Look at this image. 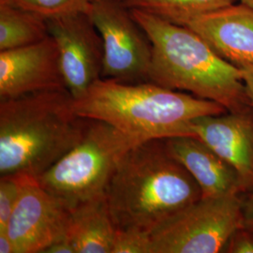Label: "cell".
<instances>
[{
	"label": "cell",
	"mask_w": 253,
	"mask_h": 253,
	"mask_svg": "<svg viewBox=\"0 0 253 253\" xmlns=\"http://www.w3.org/2000/svg\"><path fill=\"white\" fill-rule=\"evenodd\" d=\"M31 177L22 173L0 175V232L6 231L23 189Z\"/></svg>",
	"instance_id": "18"
},
{
	"label": "cell",
	"mask_w": 253,
	"mask_h": 253,
	"mask_svg": "<svg viewBox=\"0 0 253 253\" xmlns=\"http://www.w3.org/2000/svg\"><path fill=\"white\" fill-rule=\"evenodd\" d=\"M71 215L70 208L31 177L6 229L15 253H42L56 240L68 236Z\"/></svg>",
	"instance_id": "9"
},
{
	"label": "cell",
	"mask_w": 253,
	"mask_h": 253,
	"mask_svg": "<svg viewBox=\"0 0 253 253\" xmlns=\"http://www.w3.org/2000/svg\"><path fill=\"white\" fill-rule=\"evenodd\" d=\"M240 2H242V3H244L246 5H248V6H250V7H252L253 8V0H239Z\"/></svg>",
	"instance_id": "25"
},
{
	"label": "cell",
	"mask_w": 253,
	"mask_h": 253,
	"mask_svg": "<svg viewBox=\"0 0 253 253\" xmlns=\"http://www.w3.org/2000/svg\"><path fill=\"white\" fill-rule=\"evenodd\" d=\"M243 197L226 194L201 198L149 233V253H223L241 228Z\"/></svg>",
	"instance_id": "6"
},
{
	"label": "cell",
	"mask_w": 253,
	"mask_h": 253,
	"mask_svg": "<svg viewBox=\"0 0 253 253\" xmlns=\"http://www.w3.org/2000/svg\"><path fill=\"white\" fill-rule=\"evenodd\" d=\"M93 0H0V4L26 9L46 19L85 11Z\"/></svg>",
	"instance_id": "17"
},
{
	"label": "cell",
	"mask_w": 253,
	"mask_h": 253,
	"mask_svg": "<svg viewBox=\"0 0 253 253\" xmlns=\"http://www.w3.org/2000/svg\"><path fill=\"white\" fill-rule=\"evenodd\" d=\"M172 157L196 181L202 198L247 192L235 168L195 136H174L165 139Z\"/></svg>",
	"instance_id": "13"
},
{
	"label": "cell",
	"mask_w": 253,
	"mask_h": 253,
	"mask_svg": "<svg viewBox=\"0 0 253 253\" xmlns=\"http://www.w3.org/2000/svg\"><path fill=\"white\" fill-rule=\"evenodd\" d=\"M0 253H15L14 245L6 231L0 232Z\"/></svg>",
	"instance_id": "24"
},
{
	"label": "cell",
	"mask_w": 253,
	"mask_h": 253,
	"mask_svg": "<svg viewBox=\"0 0 253 253\" xmlns=\"http://www.w3.org/2000/svg\"><path fill=\"white\" fill-rule=\"evenodd\" d=\"M241 228L253 232V189L246 198H243Z\"/></svg>",
	"instance_id": "21"
},
{
	"label": "cell",
	"mask_w": 253,
	"mask_h": 253,
	"mask_svg": "<svg viewBox=\"0 0 253 253\" xmlns=\"http://www.w3.org/2000/svg\"><path fill=\"white\" fill-rule=\"evenodd\" d=\"M112 253H149V233L117 230Z\"/></svg>",
	"instance_id": "19"
},
{
	"label": "cell",
	"mask_w": 253,
	"mask_h": 253,
	"mask_svg": "<svg viewBox=\"0 0 253 253\" xmlns=\"http://www.w3.org/2000/svg\"><path fill=\"white\" fill-rule=\"evenodd\" d=\"M73 110L80 118L106 122L140 140L193 136L191 122L227 113L216 101L172 90L152 82L136 84L110 79L95 82Z\"/></svg>",
	"instance_id": "4"
},
{
	"label": "cell",
	"mask_w": 253,
	"mask_h": 253,
	"mask_svg": "<svg viewBox=\"0 0 253 253\" xmlns=\"http://www.w3.org/2000/svg\"><path fill=\"white\" fill-rule=\"evenodd\" d=\"M191 131L235 168L247 192L253 190V109L195 118Z\"/></svg>",
	"instance_id": "12"
},
{
	"label": "cell",
	"mask_w": 253,
	"mask_h": 253,
	"mask_svg": "<svg viewBox=\"0 0 253 253\" xmlns=\"http://www.w3.org/2000/svg\"><path fill=\"white\" fill-rule=\"evenodd\" d=\"M68 89L0 100V175L38 177L84 137L88 119L73 110Z\"/></svg>",
	"instance_id": "2"
},
{
	"label": "cell",
	"mask_w": 253,
	"mask_h": 253,
	"mask_svg": "<svg viewBox=\"0 0 253 253\" xmlns=\"http://www.w3.org/2000/svg\"><path fill=\"white\" fill-rule=\"evenodd\" d=\"M129 10L152 43L148 82L216 101L228 112L253 110L239 68L189 28L141 9Z\"/></svg>",
	"instance_id": "3"
},
{
	"label": "cell",
	"mask_w": 253,
	"mask_h": 253,
	"mask_svg": "<svg viewBox=\"0 0 253 253\" xmlns=\"http://www.w3.org/2000/svg\"><path fill=\"white\" fill-rule=\"evenodd\" d=\"M141 142L106 122L88 119L81 141L37 180L72 210L104 196L122 157Z\"/></svg>",
	"instance_id": "5"
},
{
	"label": "cell",
	"mask_w": 253,
	"mask_h": 253,
	"mask_svg": "<svg viewBox=\"0 0 253 253\" xmlns=\"http://www.w3.org/2000/svg\"><path fill=\"white\" fill-rule=\"evenodd\" d=\"M237 68L253 65V8L240 2L177 23Z\"/></svg>",
	"instance_id": "11"
},
{
	"label": "cell",
	"mask_w": 253,
	"mask_h": 253,
	"mask_svg": "<svg viewBox=\"0 0 253 253\" xmlns=\"http://www.w3.org/2000/svg\"><path fill=\"white\" fill-rule=\"evenodd\" d=\"M241 72V77L244 82L248 96L251 100L253 108V65L239 68Z\"/></svg>",
	"instance_id": "23"
},
{
	"label": "cell",
	"mask_w": 253,
	"mask_h": 253,
	"mask_svg": "<svg viewBox=\"0 0 253 253\" xmlns=\"http://www.w3.org/2000/svg\"><path fill=\"white\" fill-rule=\"evenodd\" d=\"M56 89L68 88L59 50L52 37L31 45L0 51V100Z\"/></svg>",
	"instance_id": "10"
},
{
	"label": "cell",
	"mask_w": 253,
	"mask_h": 253,
	"mask_svg": "<svg viewBox=\"0 0 253 253\" xmlns=\"http://www.w3.org/2000/svg\"><path fill=\"white\" fill-rule=\"evenodd\" d=\"M238 0H121L128 9L152 13L173 24L235 4Z\"/></svg>",
	"instance_id": "16"
},
{
	"label": "cell",
	"mask_w": 253,
	"mask_h": 253,
	"mask_svg": "<svg viewBox=\"0 0 253 253\" xmlns=\"http://www.w3.org/2000/svg\"><path fill=\"white\" fill-rule=\"evenodd\" d=\"M223 253H253V232L239 228L230 237Z\"/></svg>",
	"instance_id": "20"
},
{
	"label": "cell",
	"mask_w": 253,
	"mask_h": 253,
	"mask_svg": "<svg viewBox=\"0 0 253 253\" xmlns=\"http://www.w3.org/2000/svg\"><path fill=\"white\" fill-rule=\"evenodd\" d=\"M42 253H76V252L69 236H66L50 245Z\"/></svg>",
	"instance_id": "22"
},
{
	"label": "cell",
	"mask_w": 253,
	"mask_h": 253,
	"mask_svg": "<svg viewBox=\"0 0 253 253\" xmlns=\"http://www.w3.org/2000/svg\"><path fill=\"white\" fill-rule=\"evenodd\" d=\"M50 36L47 19L8 4H0V51L31 45Z\"/></svg>",
	"instance_id": "15"
},
{
	"label": "cell",
	"mask_w": 253,
	"mask_h": 253,
	"mask_svg": "<svg viewBox=\"0 0 253 253\" xmlns=\"http://www.w3.org/2000/svg\"><path fill=\"white\" fill-rule=\"evenodd\" d=\"M201 198L198 184L169 152L165 139L128 149L105 190L116 229L145 233Z\"/></svg>",
	"instance_id": "1"
},
{
	"label": "cell",
	"mask_w": 253,
	"mask_h": 253,
	"mask_svg": "<svg viewBox=\"0 0 253 253\" xmlns=\"http://www.w3.org/2000/svg\"><path fill=\"white\" fill-rule=\"evenodd\" d=\"M47 25L59 50L67 88L74 99L80 98L101 79L102 38L85 11L47 19Z\"/></svg>",
	"instance_id": "8"
},
{
	"label": "cell",
	"mask_w": 253,
	"mask_h": 253,
	"mask_svg": "<svg viewBox=\"0 0 253 253\" xmlns=\"http://www.w3.org/2000/svg\"><path fill=\"white\" fill-rule=\"evenodd\" d=\"M86 13L103 41L101 79L148 82L152 43L130 10L120 0H93Z\"/></svg>",
	"instance_id": "7"
},
{
	"label": "cell",
	"mask_w": 253,
	"mask_h": 253,
	"mask_svg": "<svg viewBox=\"0 0 253 253\" xmlns=\"http://www.w3.org/2000/svg\"><path fill=\"white\" fill-rule=\"evenodd\" d=\"M116 232L105 195L72 209L68 236L76 253H112Z\"/></svg>",
	"instance_id": "14"
},
{
	"label": "cell",
	"mask_w": 253,
	"mask_h": 253,
	"mask_svg": "<svg viewBox=\"0 0 253 253\" xmlns=\"http://www.w3.org/2000/svg\"><path fill=\"white\" fill-rule=\"evenodd\" d=\"M120 1H121V0H120Z\"/></svg>",
	"instance_id": "26"
}]
</instances>
